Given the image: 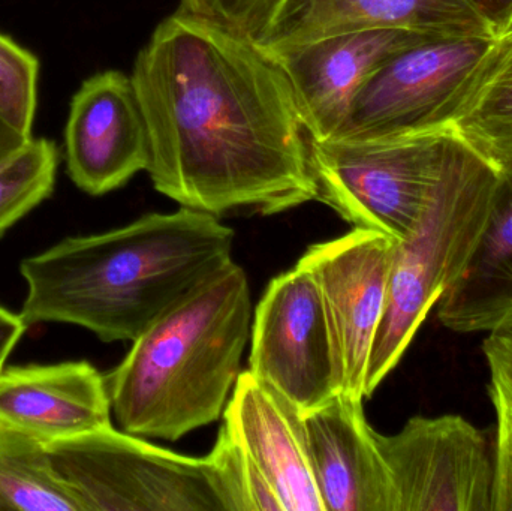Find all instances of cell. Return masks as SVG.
Wrapping results in <instances>:
<instances>
[{
    "label": "cell",
    "instance_id": "obj_24",
    "mask_svg": "<svg viewBox=\"0 0 512 511\" xmlns=\"http://www.w3.org/2000/svg\"><path fill=\"white\" fill-rule=\"evenodd\" d=\"M270 2L271 0H182V8L249 35L261 21Z\"/></svg>",
    "mask_w": 512,
    "mask_h": 511
},
{
    "label": "cell",
    "instance_id": "obj_18",
    "mask_svg": "<svg viewBox=\"0 0 512 511\" xmlns=\"http://www.w3.org/2000/svg\"><path fill=\"white\" fill-rule=\"evenodd\" d=\"M512 312V165L499 171L486 228L468 266L438 302V318L459 333L489 332Z\"/></svg>",
    "mask_w": 512,
    "mask_h": 511
},
{
    "label": "cell",
    "instance_id": "obj_17",
    "mask_svg": "<svg viewBox=\"0 0 512 511\" xmlns=\"http://www.w3.org/2000/svg\"><path fill=\"white\" fill-rule=\"evenodd\" d=\"M421 131L456 138L499 171L512 165V27L490 41Z\"/></svg>",
    "mask_w": 512,
    "mask_h": 511
},
{
    "label": "cell",
    "instance_id": "obj_25",
    "mask_svg": "<svg viewBox=\"0 0 512 511\" xmlns=\"http://www.w3.org/2000/svg\"><path fill=\"white\" fill-rule=\"evenodd\" d=\"M27 329L29 327L24 324L20 314H14L0 305V372Z\"/></svg>",
    "mask_w": 512,
    "mask_h": 511
},
{
    "label": "cell",
    "instance_id": "obj_2",
    "mask_svg": "<svg viewBox=\"0 0 512 511\" xmlns=\"http://www.w3.org/2000/svg\"><path fill=\"white\" fill-rule=\"evenodd\" d=\"M234 231L182 207L93 236L69 237L21 263L27 327L65 323L101 341L143 335L183 297L233 261Z\"/></svg>",
    "mask_w": 512,
    "mask_h": 511
},
{
    "label": "cell",
    "instance_id": "obj_10",
    "mask_svg": "<svg viewBox=\"0 0 512 511\" xmlns=\"http://www.w3.org/2000/svg\"><path fill=\"white\" fill-rule=\"evenodd\" d=\"M364 29H400L432 39H493L474 0H271L249 33L265 53Z\"/></svg>",
    "mask_w": 512,
    "mask_h": 511
},
{
    "label": "cell",
    "instance_id": "obj_13",
    "mask_svg": "<svg viewBox=\"0 0 512 511\" xmlns=\"http://www.w3.org/2000/svg\"><path fill=\"white\" fill-rule=\"evenodd\" d=\"M400 29L336 33L268 53L291 84L310 140L336 137L369 78L400 51L427 41Z\"/></svg>",
    "mask_w": 512,
    "mask_h": 511
},
{
    "label": "cell",
    "instance_id": "obj_14",
    "mask_svg": "<svg viewBox=\"0 0 512 511\" xmlns=\"http://www.w3.org/2000/svg\"><path fill=\"white\" fill-rule=\"evenodd\" d=\"M363 404L339 395L304 416L313 476L325 511H397L393 479Z\"/></svg>",
    "mask_w": 512,
    "mask_h": 511
},
{
    "label": "cell",
    "instance_id": "obj_22",
    "mask_svg": "<svg viewBox=\"0 0 512 511\" xmlns=\"http://www.w3.org/2000/svg\"><path fill=\"white\" fill-rule=\"evenodd\" d=\"M207 458L215 467L227 511H285L251 453L227 426L219 429L218 440Z\"/></svg>",
    "mask_w": 512,
    "mask_h": 511
},
{
    "label": "cell",
    "instance_id": "obj_15",
    "mask_svg": "<svg viewBox=\"0 0 512 511\" xmlns=\"http://www.w3.org/2000/svg\"><path fill=\"white\" fill-rule=\"evenodd\" d=\"M111 413L107 381L89 362L0 372V426L45 446L108 428Z\"/></svg>",
    "mask_w": 512,
    "mask_h": 511
},
{
    "label": "cell",
    "instance_id": "obj_26",
    "mask_svg": "<svg viewBox=\"0 0 512 511\" xmlns=\"http://www.w3.org/2000/svg\"><path fill=\"white\" fill-rule=\"evenodd\" d=\"M487 20L495 27L496 35L512 27V0H474Z\"/></svg>",
    "mask_w": 512,
    "mask_h": 511
},
{
    "label": "cell",
    "instance_id": "obj_4",
    "mask_svg": "<svg viewBox=\"0 0 512 511\" xmlns=\"http://www.w3.org/2000/svg\"><path fill=\"white\" fill-rule=\"evenodd\" d=\"M498 182L495 165L445 135L441 170L423 213L394 249L387 305L367 369L366 399L399 365L433 306L468 266Z\"/></svg>",
    "mask_w": 512,
    "mask_h": 511
},
{
    "label": "cell",
    "instance_id": "obj_6",
    "mask_svg": "<svg viewBox=\"0 0 512 511\" xmlns=\"http://www.w3.org/2000/svg\"><path fill=\"white\" fill-rule=\"evenodd\" d=\"M445 135L406 132L369 140H309L318 200L361 230L403 240L438 179Z\"/></svg>",
    "mask_w": 512,
    "mask_h": 511
},
{
    "label": "cell",
    "instance_id": "obj_8",
    "mask_svg": "<svg viewBox=\"0 0 512 511\" xmlns=\"http://www.w3.org/2000/svg\"><path fill=\"white\" fill-rule=\"evenodd\" d=\"M375 437L397 511H493L495 455L462 416L412 417L397 434Z\"/></svg>",
    "mask_w": 512,
    "mask_h": 511
},
{
    "label": "cell",
    "instance_id": "obj_3",
    "mask_svg": "<svg viewBox=\"0 0 512 511\" xmlns=\"http://www.w3.org/2000/svg\"><path fill=\"white\" fill-rule=\"evenodd\" d=\"M248 276L231 261L138 336L105 377L120 428L177 441L221 419L251 336Z\"/></svg>",
    "mask_w": 512,
    "mask_h": 511
},
{
    "label": "cell",
    "instance_id": "obj_16",
    "mask_svg": "<svg viewBox=\"0 0 512 511\" xmlns=\"http://www.w3.org/2000/svg\"><path fill=\"white\" fill-rule=\"evenodd\" d=\"M224 425L251 453L285 511H325L313 476L304 417L251 371L240 374Z\"/></svg>",
    "mask_w": 512,
    "mask_h": 511
},
{
    "label": "cell",
    "instance_id": "obj_5",
    "mask_svg": "<svg viewBox=\"0 0 512 511\" xmlns=\"http://www.w3.org/2000/svg\"><path fill=\"white\" fill-rule=\"evenodd\" d=\"M47 450L83 511H227L207 456L177 455L113 426Z\"/></svg>",
    "mask_w": 512,
    "mask_h": 511
},
{
    "label": "cell",
    "instance_id": "obj_9",
    "mask_svg": "<svg viewBox=\"0 0 512 511\" xmlns=\"http://www.w3.org/2000/svg\"><path fill=\"white\" fill-rule=\"evenodd\" d=\"M397 240L378 231L354 230L309 246L298 264L321 290L333 327L342 371V395L366 401L373 342L387 305Z\"/></svg>",
    "mask_w": 512,
    "mask_h": 511
},
{
    "label": "cell",
    "instance_id": "obj_23",
    "mask_svg": "<svg viewBox=\"0 0 512 511\" xmlns=\"http://www.w3.org/2000/svg\"><path fill=\"white\" fill-rule=\"evenodd\" d=\"M38 80L35 54L0 33V117L27 138L33 135Z\"/></svg>",
    "mask_w": 512,
    "mask_h": 511
},
{
    "label": "cell",
    "instance_id": "obj_20",
    "mask_svg": "<svg viewBox=\"0 0 512 511\" xmlns=\"http://www.w3.org/2000/svg\"><path fill=\"white\" fill-rule=\"evenodd\" d=\"M57 168L56 144L33 135L0 158V237L50 197Z\"/></svg>",
    "mask_w": 512,
    "mask_h": 511
},
{
    "label": "cell",
    "instance_id": "obj_19",
    "mask_svg": "<svg viewBox=\"0 0 512 511\" xmlns=\"http://www.w3.org/2000/svg\"><path fill=\"white\" fill-rule=\"evenodd\" d=\"M0 510L83 511L47 446L0 426Z\"/></svg>",
    "mask_w": 512,
    "mask_h": 511
},
{
    "label": "cell",
    "instance_id": "obj_12",
    "mask_svg": "<svg viewBox=\"0 0 512 511\" xmlns=\"http://www.w3.org/2000/svg\"><path fill=\"white\" fill-rule=\"evenodd\" d=\"M66 171L90 195H104L149 170L150 140L131 75H92L72 96L65 126Z\"/></svg>",
    "mask_w": 512,
    "mask_h": 511
},
{
    "label": "cell",
    "instance_id": "obj_1",
    "mask_svg": "<svg viewBox=\"0 0 512 511\" xmlns=\"http://www.w3.org/2000/svg\"><path fill=\"white\" fill-rule=\"evenodd\" d=\"M131 78L156 191L216 216L318 200L291 84L251 36L180 8L156 27Z\"/></svg>",
    "mask_w": 512,
    "mask_h": 511
},
{
    "label": "cell",
    "instance_id": "obj_11",
    "mask_svg": "<svg viewBox=\"0 0 512 511\" xmlns=\"http://www.w3.org/2000/svg\"><path fill=\"white\" fill-rule=\"evenodd\" d=\"M492 39H427L388 59L358 93L336 137L417 132L474 68Z\"/></svg>",
    "mask_w": 512,
    "mask_h": 511
},
{
    "label": "cell",
    "instance_id": "obj_27",
    "mask_svg": "<svg viewBox=\"0 0 512 511\" xmlns=\"http://www.w3.org/2000/svg\"><path fill=\"white\" fill-rule=\"evenodd\" d=\"M29 138L15 131L11 125H8V123L0 117V158L6 155V153L11 152V150H14L15 147L20 146L24 141L29 140Z\"/></svg>",
    "mask_w": 512,
    "mask_h": 511
},
{
    "label": "cell",
    "instance_id": "obj_7",
    "mask_svg": "<svg viewBox=\"0 0 512 511\" xmlns=\"http://www.w3.org/2000/svg\"><path fill=\"white\" fill-rule=\"evenodd\" d=\"M249 371L301 416L342 395V371L321 290L300 264L276 276L259 300Z\"/></svg>",
    "mask_w": 512,
    "mask_h": 511
},
{
    "label": "cell",
    "instance_id": "obj_21",
    "mask_svg": "<svg viewBox=\"0 0 512 511\" xmlns=\"http://www.w3.org/2000/svg\"><path fill=\"white\" fill-rule=\"evenodd\" d=\"M483 353L496 413L493 511H512V312L489 330Z\"/></svg>",
    "mask_w": 512,
    "mask_h": 511
}]
</instances>
